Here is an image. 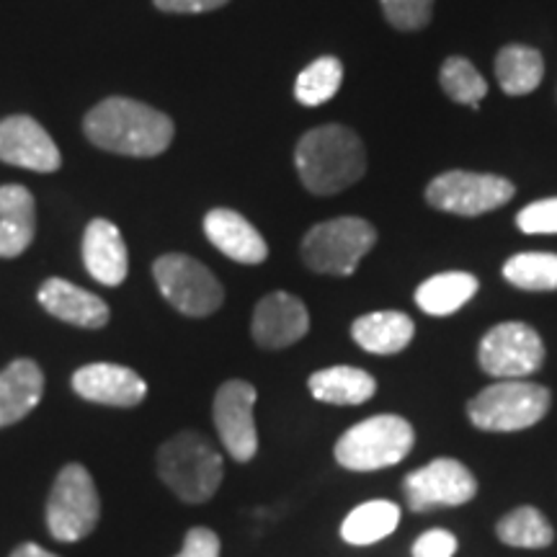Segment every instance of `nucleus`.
<instances>
[{"label": "nucleus", "instance_id": "f257e3e1", "mask_svg": "<svg viewBox=\"0 0 557 557\" xmlns=\"http://www.w3.org/2000/svg\"><path fill=\"white\" fill-rule=\"evenodd\" d=\"M83 129L96 148L132 158L160 156L173 139V122L163 111L122 96L90 109Z\"/></svg>", "mask_w": 557, "mask_h": 557}, {"label": "nucleus", "instance_id": "f03ea898", "mask_svg": "<svg viewBox=\"0 0 557 557\" xmlns=\"http://www.w3.org/2000/svg\"><path fill=\"white\" fill-rule=\"evenodd\" d=\"M295 163L305 189L331 197L364 176L367 152L357 132L341 124H325L302 135L295 150Z\"/></svg>", "mask_w": 557, "mask_h": 557}, {"label": "nucleus", "instance_id": "7ed1b4c3", "mask_svg": "<svg viewBox=\"0 0 557 557\" xmlns=\"http://www.w3.org/2000/svg\"><path fill=\"white\" fill-rule=\"evenodd\" d=\"M158 475L186 504H205L225 475L220 451L197 431H181L158 451Z\"/></svg>", "mask_w": 557, "mask_h": 557}, {"label": "nucleus", "instance_id": "20e7f679", "mask_svg": "<svg viewBox=\"0 0 557 557\" xmlns=\"http://www.w3.org/2000/svg\"><path fill=\"white\" fill-rule=\"evenodd\" d=\"M416 431L403 416L380 413L357 423L338 438L336 459L351 472H374L393 468L410 455Z\"/></svg>", "mask_w": 557, "mask_h": 557}, {"label": "nucleus", "instance_id": "39448f33", "mask_svg": "<svg viewBox=\"0 0 557 557\" xmlns=\"http://www.w3.org/2000/svg\"><path fill=\"white\" fill-rule=\"evenodd\" d=\"M553 395L545 385L524 380H500L496 385L480 389L468 403L472 426L493 434L524 431L547 416Z\"/></svg>", "mask_w": 557, "mask_h": 557}, {"label": "nucleus", "instance_id": "423d86ee", "mask_svg": "<svg viewBox=\"0 0 557 557\" xmlns=\"http://www.w3.org/2000/svg\"><path fill=\"white\" fill-rule=\"evenodd\" d=\"M374 243H377V230L361 218L320 222L305 235L302 261L315 274L351 276Z\"/></svg>", "mask_w": 557, "mask_h": 557}, {"label": "nucleus", "instance_id": "0eeeda50", "mask_svg": "<svg viewBox=\"0 0 557 557\" xmlns=\"http://www.w3.org/2000/svg\"><path fill=\"white\" fill-rule=\"evenodd\" d=\"M101 519V498L94 478L83 465L58 472L47 500V527L58 542H78L94 532Z\"/></svg>", "mask_w": 557, "mask_h": 557}, {"label": "nucleus", "instance_id": "6e6552de", "mask_svg": "<svg viewBox=\"0 0 557 557\" xmlns=\"http://www.w3.org/2000/svg\"><path fill=\"white\" fill-rule=\"evenodd\" d=\"M158 289L178 312L207 318L225 302V289L205 263L184 253H165L152 263Z\"/></svg>", "mask_w": 557, "mask_h": 557}, {"label": "nucleus", "instance_id": "1a4fd4ad", "mask_svg": "<svg viewBox=\"0 0 557 557\" xmlns=\"http://www.w3.org/2000/svg\"><path fill=\"white\" fill-rule=\"evenodd\" d=\"M513 184L493 173L449 171L436 176L426 189V201L442 212L459 214V218H478L493 212L513 199Z\"/></svg>", "mask_w": 557, "mask_h": 557}, {"label": "nucleus", "instance_id": "9d476101", "mask_svg": "<svg viewBox=\"0 0 557 557\" xmlns=\"http://www.w3.org/2000/svg\"><path fill=\"white\" fill-rule=\"evenodd\" d=\"M478 361L496 380H524L545 361V344L532 325L500 323L480 341Z\"/></svg>", "mask_w": 557, "mask_h": 557}, {"label": "nucleus", "instance_id": "9b49d317", "mask_svg": "<svg viewBox=\"0 0 557 557\" xmlns=\"http://www.w3.org/2000/svg\"><path fill=\"white\" fill-rule=\"evenodd\" d=\"M410 511L426 513L442 506H462L475 498L478 480L459 459L438 457L403 480Z\"/></svg>", "mask_w": 557, "mask_h": 557}, {"label": "nucleus", "instance_id": "f8f14e48", "mask_svg": "<svg viewBox=\"0 0 557 557\" xmlns=\"http://www.w3.org/2000/svg\"><path fill=\"white\" fill-rule=\"evenodd\" d=\"M253 406L256 387L246 380H230L214 395V426L222 447L235 462H250L259 451Z\"/></svg>", "mask_w": 557, "mask_h": 557}, {"label": "nucleus", "instance_id": "ddd939ff", "mask_svg": "<svg viewBox=\"0 0 557 557\" xmlns=\"http://www.w3.org/2000/svg\"><path fill=\"white\" fill-rule=\"evenodd\" d=\"M0 160L37 173H52L62 165L58 145L47 129L24 114L0 122Z\"/></svg>", "mask_w": 557, "mask_h": 557}, {"label": "nucleus", "instance_id": "4468645a", "mask_svg": "<svg viewBox=\"0 0 557 557\" xmlns=\"http://www.w3.org/2000/svg\"><path fill=\"white\" fill-rule=\"evenodd\" d=\"M250 331L261 348H269V351L287 348L308 336L310 312L302 299L289 292H271L256 305Z\"/></svg>", "mask_w": 557, "mask_h": 557}, {"label": "nucleus", "instance_id": "2eb2a0df", "mask_svg": "<svg viewBox=\"0 0 557 557\" xmlns=\"http://www.w3.org/2000/svg\"><path fill=\"white\" fill-rule=\"evenodd\" d=\"M73 389L83 400L111 408H135L148 395V385L135 369L122 364H86L73 374Z\"/></svg>", "mask_w": 557, "mask_h": 557}, {"label": "nucleus", "instance_id": "dca6fc26", "mask_svg": "<svg viewBox=\"0 0 557 557\" xmlns=\"http://www.w3.org/2000/svg\"><path fill=\"white\" fill-rule=\"evenodd\" d=\"M205 233L209 243L220 253H225L227 259L248 263V267H256V263L269 259V246L261 238L259 230L250 225L243 214L233 212V209H212L205 218Z\"/></svg>", "mask_w": 557, "mask_h": 557}, {"label": "nucleus", "instance_id": "f3484780", "mask_svg": "<svg viewBox=\"0 0 557 557\" xmlns=\"http://www.w3.org/2000/svg\"><path fill=\"white\" fill-rule=\"evenodd\" d=\"M83 263L103 287H120L127 278L129 259L120 227L109 220H94L83 235Z\"/></svg>", "mask_w": 557, "mask_h": 557}, {"label": "nucleus", "instance_id": "a211bd4d", "mask_svg": "<svg viewBox=\"0 0 557 557\" xmlns=\"http://www.w3.org/2000/svg\"><path fill=\"white\" fill-rule=\"evenodd\" d=\"M39 305L62 323L78 325V329H103L109 323V305L101 297L75 287L65 278H47L39 287Z\"/></svg>", "mask_w": 557, "mask_h": 557}, {"label": "nucleus", "instance_id": "6ab92c4d", "mask_svg": "<svg viewBox=\"0 0 557 557\" xmlns=\"http://www.w3.org/2000/svg\"><path fill=\"white\" fill-rule=\"evenodd\" d=\"M45 395V372L37 361L16 359L0 372V429L24 421Z\"/></svg>", "mask_w": 557, "mask_h": 557}, {"label": "nucleus", "instance_id": "aec40b11", "mask_svg": "<svg viewBox=\"0 0 557 557\" xmlns=\"http://www.w3.org/2000/svg\"><path fill=\"white\" fill-rule=\"evenodd\" d=\"M37 233V207L29 189L0 186V259H16L32 246Z\"/></svg>", "mask_w": 557, "mask_h": 557}, {"label": "nucleus", "instance_id": "412c9836", "mask_svg": "<svg viewBox=\"0 0 557 557\" xmlns=\"http://www.w3.org/2000/svg\"><path fill=\"white\" fill-rule=\"evenodd\" d=\"M416 336V325L406 312L398 310H380L369 312L354 320L351 338L369 354H380V357H389V354H400Z\"/></svg>", "mask_w": 557, "mask_h": 557}, {"label": "nucleus", "instance_id": "4be33fe9", "mask_svg": "<svg viewBox=\"0 0 557 557\" xmlns=\"http://www.w3.org/2000/svg\"><path fill=\"white\" fill-rule=\"evenodd\" d=\"M312 398L331 406H361L377 393V380L359 367L320 369L308 380Z\"/></svg>", "mask_w": 557, "mask_h": 557}, {"label": "nucleus", "instance_id": "5701e85b", "mask_svg": "<svg viewBox=\"0 0 557 557\" xmlns=\"http://www.w3.org/2000/svg\"><path fill=\"white\" fill-rule=\"evenodd\" d=\"M478 292V278L468 271H444L426 278L421 287L416 289V305L426 315H451L462 305H468Z\"/></svg>", "mask_w": 557, "mask_h": 557}, {"label": "nucleus", "instance_id": "b1692460", "mask_svg": "<svg viewBox=\"0 0 557 557\" xmlns=\"http://www.w3.org/2000/svg\"><path fill=\"white\" fill-rule=\"evenodd\" d=\"M400 524V506L393 500H367L354 508L341 524V537L348 545L367 547L382 542Z\"/></svg>", "mask_w": 557, "mask_h": 557}, {"label": "nucleus", "instance_id": "393cba45", "mask_svg": "<svg viewBox=\"0 0 557 557\" xmlns=\"http://www.w3.org/2000/svg\"><path fill=\"white\" fill-rule=\"evenodd\" d=\"M496 75L508 96H527L545 78V60L524 45H508L496 58Z\"/></svg>", "mask_w": 557, "mask_h": 557}, {"label": "nucleus", "instance_id": "a878e982", "mask_svg": "<svg viewBox=\"0 0 557 557\" xmlns=\"http://www.w3.org/2000/svg\"><path fill=\"white\" fill-rule=\"evenodd\" d=\"M496 534L504 545L524 549L549 547L555 540V529L549 527L545 513L532 506H521L517 511L506 513L496 524Z\"/></svg>", "mask_w": 557, "mask_h": 557}, {"label": "nucleus", "instance_id": "bb28decb", "mask_svg": "<svg viewBox=\"0 0 557 557\" xmlns=\"http://www.w3.org/2000/svg\"><path fill=\"white\" fill-rule=\"evenodd\" d=\"M504 276L519 289L553 292L557 289V253H517L506 261Z\"/></svg>", "mask_w": 557, "mask_h": 557}, {"label": "nucleus", "instance_id": "cd10ccee", "mask_svg": "<svg viewBox=\"0 0 557 557\" xmlns=\"http://www.w3.org/2000/svg\"><path fill=\"white\" fill-rule=\"evenodd\" d=\"M344 81V65L336 58H320L299 73L295 83V96L305 107H320L338 94Z\"/></svg>", "mask_w": 557, "mask_h": 557}, {"label": "nucleus", "instance_id": "c85d7f7f", "mask_svg": "<svg viewBox=\"0 0 557 557\" xmlns=\"http://www.w3.org/2000/svg\"><path fill=\"white\" fill-rule=\"evenodd\" d=\"M438 81H442L444 94H447L451 101L468 103L472 109H478L483 96L487 94L485 78L478 73L475 65L465 58H449L444 62Z\"/></svg>", "mask_w": 557, "mask_h": 557}, {"label": "nucleus", "instance_id": "c756f323", "mask_svg": "<svg viewBox=\"0 0 557 557\" xmlns=\"http://www.w3.org/2000/svg\"><path fill=\"white\" fill-rule=\"evenodd\" d=\"M380 3L385 18L400 32L423 29L434 11V0H380Z\"/></svg>", "mask_w": 557, "mask_h": 557}, {"label": "nucleus", "instance_id": "7c9ffc66", "mask_svg": "<svg viewBox=\"0 0 557 557\" xmlns=\"http://www.w3.org/2000/svg\"><path fill=\"white\" fill-rule=\"evenodd\" d=\"M517 225L527 235H557V197L527 205L517 214Z\"/></svg>", "mask_w": 557, "mask_h": 557}, {"label": "nucleus", "instance_id": "2f4dec72", "mask_svg": "<svg viewBox=\"0 0 557 557\" xmlns=\"http://www.w3.org/2000/svg\"><path fill=\"white\" fill-rule=\"evenodd\" d=\"M457 537L447 529H429L413 542V557H455Z\"/></svg>", "mask_w": 557, "mask_h": 557}, {"label": "nucleus", "instance_id": "473e14b6", "mask_svg": "<svg viewBox=\"0 0 557 557\" xmlns=\"http://www.w3.org/2000/svg\"><path fill=\"white\" fill-rule=\"evenodd\" d=\"M220 537L207 527H194L184 537V547L176 557H220Z\"/></svg>", "mask_w": 557, "mask_h": 557}, {"label": "nucleus", "instance_id": "72a5a7b5", "mask_svg": "<svg viewBox=\"0 0 557 557\" xmlns=\"http://www.w3.org/2000/svg\"><path fill=\"white\" fill-rule=\"evenodd\" d=\"M230 0H156V5L165 13H207L222 9Z\"/></svg>", "mask_w": 557, "mask_h": 557}, {"label": "nucleus", "instance_id": "f704fd0d", "mask_svg": "<svg viewBox=\"0 0 557 557\" xmlns=\"http://www.w3.org/2000/svg\"><path fill=\"white\" fill-rule=\"evenodd\" d=\"M11 557H58L50 549H45L41 545H34V542H24V545H18L13 549Z\"/></svg>", "mask_w": 557, "mask_h": 557}]
</instances>
